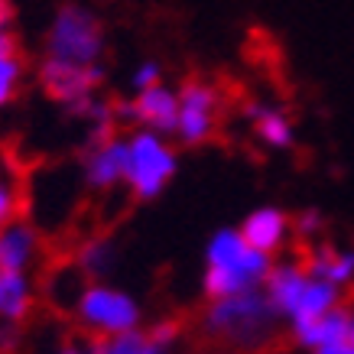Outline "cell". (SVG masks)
<instances>
[{"label": "cell", "instance_id": "6da1fadb", "mask_svg": "<svg viewBox=\"0 0 354 354\" xmlns=\"http://www.w3.org/2000/svg\"><path fill=\"white\" fill-rule=\"evenodd\" d=\"M273 319L277 312L267 302V292L244 290L225 299H208L202 319L189 325L192 344L208 348H227V351H257L273 342Z\"/></svg>", "mask_w": 354, "mask_h": 354}, {"label": "cell", "instance_id": "7a4b0ae2", "mask_svg": "<svg viewBox=\"0 0 354 354\" xmlns=\"http://www.w3.org/2000/svg\"><path fill=\"white\" fill-rule=\"evenodd\" d=\"M208 267H205V296L208 299H225L234 292L257 290L263 286L273 260L247 244L237 227H225L208 241Z\"/></svg>", "mask_w": 354, "mask_h": 354}, {"label": "cell", "instance_id": "3957f363", "mask_svg": "<svg viewBox=\"0 0 354 354\" xmlns=\"http://www.w3.org/2000/svg\"><path fill=\"white\" fill-rule=\"evenodd\" d=\"M46 55L75 65H101L104 26L97 13L82 3H62L46 32Z\"/></svg>", "mask_w": 354, "mask_h": 354}, {"label": "cell", "instance_id": "277c9868", "mask_svg": "<svg viewBox=\"0 0 354 354\" xmlns=\"http://www.w3.org/2000/svg\"><path fill=\"white\" fill-rule=\"evenodd\" d=\"M179 169L176 147L169 137H160L153 130H133L127 137V169H124V185L130 189L133 198L150 202L172 183V176Z\"/></svg>", "mask_w": 354, "mask_h": 354}, {"label": "cell", "instance_id": "5b68a950", "mask_svg": "<svg viewBox=\"0 0 354 354\" xmlns=\"http://www.w3.org/2000/svg\"><path fill=\"white\" fill-rule=\"evenodd\" d=\"M179 95V124H176V140L185 147H198L215 133L218 127V108L221 95L215 85H208L202 78H189L176 88Z\"/></svg>", "mask_w": 354, "mask_h": 354}, {"label": "cell", "instance_id": "8992f818", "mask_svg": "<svg viewBox=\"0 0 354 354\" xmlns=\"http://www.w3.org/2000/svg\"><path fill=\"white\" fill-rule=\"evenodd\" d=\"M75 312L78 319L85 322L82 328H88V332H108V335L130 332L140 319V312L130 296L111 290V286H101V283H88L85 292L75 302Z\"/></svg>", "mask_w": 354, "mask_h": 354}, {"label": "cell", "instance_id": "52a82bcc", "mask_svg": "<svg viewBox=\"0 0 354 354\" xmlns=\"http://www.w3.org/2000/svg\"><path fill=\"white\" fill-rule=\"evenodd\" d=\"M118 120H130L140 130H153L160 137H176V124H179V95L176 88H169L166 82L137 91L133 101L127 104H114Z\"/></svg>", "mask_w": 354, "mask_h": 354}, {"label": "cell", "instance_id": "ba28073f", "mask_svg": "<svg viewBox=\"0 0 354 354\" xmlns=\"http://www.w3.org/2000/svg\"><path fill=\"white\" fill-rule=\"evenodd\" d=\"M101 78H104L101 65H75V62H62V59H49V55L39 65V85H43V91L53 101L65 104V108L97 95Z\"/></svg>", "mask_w": 354, "mask_h": 354}, {"label": "cell", "instance_id": "9c48e42d", "mask_svg": "<svg viewBox=\"0 0 354 354\" xmlns=\"http://www.w3.org/2000/svg\"><path fill=\"white\" fill-rule=\"evenodd\" d=\"M127 169V137H104L91 140L85 147V183L95 192H111L124 183Z\"/></svg>", "mask_w": 354, "mask_h": 354}, {"label": "cell", "instance_id": "30bf717a", "mask_svg": "<svg viewBox=\"0 0 354 354\" xmlns=\"http://www.w3.org/2000/svg\"><path fill=\"white\" fill-rule=\"evenodd\" d=\"M241 237H244L247 244L260 250V254H277L279 247L286 244V237L292 231V218L286 212H279V208H257V212H250L244 218V225L237 227Z\"/></svg>", "mask_w": 354, "mask_h": 354}, {"label": "cell", "instance_id": "8fae6325", "mask_svg": "<svg viewBox=\"0 0 354 354\" xmlns=\"http://www.w3.org/2000/svg\"><path fill=\"white\" fill-rule=\"evenodd\" d=\"M39 254H46L43 237L30 221H13L0 231V270L23 273Z\"/></svg>", "mask_w": 354, "mask_h": 354}, {"label": "cell", "instance_id": "7c38bea8", "mask_svg": "<svg viewBox=\"0 0 354 354\" xmlns=\"http://www.w3.org/2000/svg\"><path fill=\"white\" fill-rule=\"evenodd\" d=\"M309 273L299 267V263H273L263 279V292H267V302L273 306V312H286L292 315L296 306H299L302 292H306V283H309Z\"/></svg>", "mask_w": 354, "mask_h": 354}, {"label": "cell", "instance_id": "4fadbf2b", "mask_svg": "<svg viewBox=\"0 0 354 354\" xmlns=\"http://www.w3.org/2000/svg\"><path fill=\"white\" fill-rule=\"evenodd\" d=\"M247 118L254 124V137H257L263 147H270V150H290L292 143H296L292 120L279 108H270V104H247Z\"/></svg>", "mask_w": 354, "mask_h": 354}, {"label": "cell", "instance_id": "5bb4252c", "mask_svg": "<svg viewBox=\"0 0 354 354\" xmlns=\"http://www.w3.org/2000/svg\"><path fill=\"white\" fill-rule=\"evenodd\" d=\"M32 306L36 299H32L26 277L17 270H0V315L23 328L32 319Z\"/></svg>", "mask_w": 354, "mask_h": 354}, {"label": "cell", "instance_id": "9a60e30c", "mask_svg": "<svg viewBox=\"0 0 354 354\" xmlns=\"http://www.w3.org/2000/svg\"><path fill=\"white\" fill-rule=\"evenodd\" d=\"M335 306H338V292H335L332 283H325V279H309L299 306H296V312H292L296 328H299V325L315 322V319H322L325 312H332Z\"/></svg>", "mask_w": 354, "mask_h": 354}, {"label": "cell", "instance_id": "2e32d148", "mask_svg": "<svg viewBox=\"0 0 354 354\" xmlns=\"http://www.w3.org/2000/svg\"><path fill=\"white\" fill-rule=\"evenodd\" d=\"M13 221H26V192L20 183L0 179V231Z\"/></svg>", "mask_w": 354, "mask_h": 354}, {"label": "cell", "instance_id": "e0dca14e", "mask_svg": "<svg viewBox=\"0 0 354 354\" xmlns=\"http://www.w3.org/2000/svg\"><path fill=\"white\" fill-rule=\"evenodd\" d=\"M20 78H23V55H0V108H7L17 97Z\"/></svg>", "mask_w": 354, "mask_h": 354}, {"label": "cell", "instance_id": "ac0fdd59", "mask_svg": "<svg viewBox=\"0 0 354 354\" xmlns=\"http://www.w3.org/2000/svg\"><path fill=\"white\" fill-rule=\"evenodd\" d=\"M160 82H162V65L156 62V59H143V62L133 68V75H130L133 91H147V88L160 85Z\"/></svg>", "mask_w": 354, "mask_h": 354}, {"label": "cell", "instance_id": "d6986e66", "mask_svg": "<svg viewBox=\"0 0 354 354\" xmlns=\"http://www.w3.org/2000/svg\"><path fill=\"white\" fill-rule=\"evenodd\" d=\"M189 354H241V351H227V348H208V344H192ZM244 354H290V338H273L257 351H244Z\"/></svg>", "mask_w": 354, "mask_h": 354}, {"label": "cell", "instance_id": "ffe728a7", "mask_svg": "<svg viewBox=\"0 0 354 354\" xmlns=\"http://www.w3.org/2000/svg\"><path fill=\"white\" fill-rule=\"evenodd\" d=\"M319 227H322V215H319V212H312V208L292 218V231H296V237H299V241L312 237L315 231H319Z\"/></svg>", "mask_w": 354, "mask_h": 354}, {"label": "cell", "instance_id": "44dd1931", "mask_svg": "<svg viewBox=\"0 0 354 354\" xmlns=\"http://www.w3.org/2000/svg\"><path fill=\"white\" fill-rule=\"evenodd\" d=\"M20 39L13 30H0V55H20Z\"/></svg>", "mask_w": 354, "mask_h": 354}, {"label": "cell", "instance_id": "7402d4cb", "mask_svg": "<svg viewBox=\"0 0 354 354\" xmlns=\"http://www.w3.org/2000/svg\"><path fill=\"white\" fill-rule=\"evenodd\" d=\"M315 354H354V344L348 342H338V344H322Z\"/></svg>", "mask_w": 354, "mask_h": 354}, {"label": "cell", "instance_id": "603a6c76", "mask_svg": "<svg viewBox=\"0 0 354 354\" xmlns=\"http://www.w3.org/2000/svg\"><path fill=\"white\" fill-rule=\"evenodd\" d=\"M10 23H13V3L0 0V30H10Z\"/></svg>", "mask_w": 354, "mask_h": 354}, {"label": "cell", "instance_id": "cb8c5ba5", "mask_svg": "<svg viewBox=\"0 0 354 354\" xmlns=\"http://www.w3.org/2000/svg\"><path fill=\"white\" fill-rule=\"evenodd\" d=\"M62 354H78V351H75V348H72V344H68V342H65V348H62Z\"/></svg>", "mask_w": 354, "mask_h": 354}, {"label": "cell", "instance_id": "d4e9b609", "mask_svg": "<svg viewBox=\"0 0 354 354\" xmlns=\"http://www.w3.org/2000/svg\"><path fill=\"white\" fill-rule=\"evenodd\" d=\"M348 344H354V322H351V332H348Z\"/></svg>", "mask_w": 354, "mask_h": 354}]
</instances>
